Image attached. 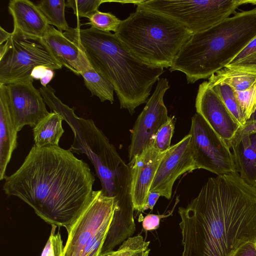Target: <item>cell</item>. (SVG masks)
I'll return each mask as SVG.
<instances>
[{"instance_id": "cell-8", "label": "cell", "mask_w": 256, "mask_h": 256, "mask_svg": "<svg viewBox=\"0 0 256 256\" xmlns=\"http://www.w3.org/2000/svg\"><path fill=\"white\" fill-rule=\"evenodd\" d=\"M248 4L256 5V0H141L132 4L168 16L194 34L218 24Z\"/></svg>"}, {"instance_id": "cell-34", "label": "cell", "mask_w": 256, "mask_h": 256, "mask_svg": "<svg viewBox=\"0 0 256 256\" xmlns=\"http://www.w3.org/2000/svg\"><path fill=\"white\" fill-rule=\"evenodd\" d=\"M172 213L171 212L168 215L148 214L142 220V228L146 230H152L158 228L160 220L166 218Z\"/></svg>"}, {"instance_id": "cell-22", "label": "cell", "mask_w": 256, "mask_h": 256, "mask_svg": "<svg viewBox=\"0 0 256 256\" xmlns=\"http://www.w3.org/2000/svg\"><path fill=\"white\" fill-rule=\"evenodd\" d=\"M84 84L90 92L92 96H96L102 102L106 100L112 104L114 101V88L112 84L102 74L88 64L81 72Z\"/></svg>"}, {"instance_id": "cell-10", "label": "cell", "mask_w": 256, "mask_h": 256, "mask_svg": "<svg viewBox=\"0 0 256 256\" xmlns=\"http://www.w3.org/2000/svg\"><path fill=\"white\" fill-rule=\"evenodd\" d=\"M189 134L196 169H204L218 176L236 171L230 148L198 113L192 118Z\"/></svg>"}, {"instance_id": "cell-13", "label": "cell", "mask_w": 256, "mask_h": 256, "mask_svg": "<svg viewBox=\"0 0 256 256\" xmlns=\"http://www.w3.org/2000/svg\"><path fill=\"white\" fill-rule=\"evenodd\" d=\"M12 116L18 132L24 126L34 128L50 112L33 81L16 82L7 85Z\"/></svg>"}, {"instance_id": "cell-5", "label": "cell", "mask_w": 256, "mask_h": 256, "mask_svg": "<svg viewBox=\"0 0 256 256\" xmlns=\"http://www.w3.org/2000/svg\"><path fill=\"white\" fill-rule=\"evenodd\" d=\"M124 46L143 62L170 68L192 33L176 21L136 6L114 32Z\"/></svg>"}, {"instance_id": "cell-33", "label": "cell", "mask_w": 256, "mask_h": 256, "mask_svg": "<svg viewBox=\"0 0 256 256\" xmlns=\"http://www.w3.org/2000/svg\"><path fill=\"white\" fill-rule=\"evenodd\" d=\"M255 52H256V36L246 44L226 66L238 62Z\"/></svg>"}, {"instance_id": "cell-24", "label": "cell", "mask_w": 256, "mask_h": 256, "mask_svg": "<svg viewBox=\"0 0 256 256\" xmlns=\"http://www.w3.org/2000/svg\"><path fill=\"white\" fill-rule=\"evenodd\" d=\"M210 85L222 99L235 120L242 126L246 122V118L237 100L234 90L224 83Z\"/></svg>"}, {"instance_id": "cell-40", "label": "cell", "mask_w": 256, "mask_h": 256, "mask_svg": "<svg viewBox=\"0 0 256 256\" xmlns=\"http://www.w3.org/2000/svg\"><path fill=\"white\" fill-rule=\"evenodd\" d=\"M256 120V104L253 112L250 116V118L246 121Z\"/></svg>"}, {"instance_id": "cell-7", "label": "cell", "mask_w": 256, "mask_h": 256, "mask_svg": "<svg viewBox=\"0 0 256 256\" xmlns=\"http://www.w3.org/2000/svg\"><path fill=\"white\" fill-rule=\"evenodd\" d=\"M116 206L114 198L94 191L90 204L66 230L62 256H100Z\"/></svg>"}, {"instance_id": "cell-2", "label": "cell", "mask_w": 256, "mask_h": 256, "mask_svg": "<svg viewBox=\"0 0 256 256\" xmlns=\"http://www.w3.org/2000/svg\"><path fill=\"white\" fill-rule=\"evenodd\" d=\"M4 180L6 195L20 198L46 222L66 230L94 196L89 166L59 146L34 145L20 168Z\"/></svg>"}, {"instance_id": "cell-16", "label": "cell", "mask_w": 256, "mask_h": 256, "mask_svg": "<svg viewBox=\"0 0 256 256\" xmlns=\"http://www.w3.org/2000/svg\"><path fill=\"white\" fill-rule=\"evenodd\" d=\"M52 54L62 66L78 76L90 64L84 52L62 32L49 25L42 38Z\"/></svg>"}, {"instance_id": "cell-29", "label": "cell", "mask_w": 256, "mask_h": 256, "mask_svg": "<svg viewBox=\"0 0 256 256\" xmlns=\"http://www.w3.org/2000/svg\"><path fill=\"white\" fill-rule=\"evenodd\" d=\"M234 92L239 104L245 115L246 122L253 112L256 104V82L246 90H234Z\"/></svg>"}, {"instance_id": "cell-1", "label": "cell", "mask_w": 256, "mask_h": 256, "mask_svg": "<svg viewBox=\"0 0 256 256\" xmlns=\"http://www.w3.org/2000/svg\"><path fill=\"white\" fill-rule=\"evenodd\" d=\"M178 212L182 256H231L242 244L256 242V188L236 171L209 178Z\"/></svg>"}, {"instance_id": "cell-32", "label": "cell", "mask_w": 256, "mask_h": 256, "mask_svg": "<svg viewBox=\"0 0 256 256\" xmlns=\"http://www.w3.org/2000/svg\"><path fill=\"white\" fill-rule=\"evenodd\" d=\"M50 234L44 248L41 256H56V244L60 236L59 231L56 232V226L52 225Z\"/></svg>"}, {"instance_id": "cell-26", "label": "cell", "mask_w": 256, "mask_h": 256, "mask_svg": "<svg viewBox=\"0 0 256 256\" xmlns=\"http://www.w3.org/2000/svg\"><path fill=\"white\" fill-rule=\"evenodd\" d=\"M88 24L91 27L104 32H114L117 30L122 20L110 12H96L88 18Z\"/></svg>"}, {"instance_id": "cell-12", "label": "cell", "mask_w": 256, "mask_h": 256, "mask_svg": "<svg viewBox=\"0 0 256 256\" xmlns=\"http://www.w3.org/2000/svg\"><path fill=\"white\" fill-rule=\"evenodd\" d=\"M191 136L188 134L172 146L162 160L150 192H154L169 200L173 185L182 174L196 169L190 148Z\"/></svg>"}, {"instance_id": "cell-17", "label": "cell", "mask_w": 256, "mask_h": 256, "mask_svg": "<svg viewBox=\"0 0 256 256\" xmlns=\"http://www.w3.org/2000/svg\"><path fill=\"white\" fill-rule=\"evenodd\" d=\"M14 20V32L42 38L49 24L37 5L28 0H11L8 6Z\"/></svg>"}, {"instance_id": "cell-30", "label": "cell", "mask_w": 256, "mask_h": 256, "mask_svg": "<svg viewBox=\"0 0 256 256\" xmlns=\"http://www.w3.org/2000/svg\"><path fill=\"white\" fill-rule=\"evenodd\" d=\"M256 134V120L246 121L240 126L228 143L230 148L236 146L244 138Z\"/></svg>"}, {"instance_id": "cell-6", "label": "cell", "mask_w": 256, "mask_h": 256, "mask_svg": "<svg viewBox=\"0 0 256 256\" xmlns=\"http://www.w3.org/2000/svg\"><path fill=\"white\" fill-rule=\"evenodd\" d=\"M74 134L72 152L84 154L93 164L108 196L118 199L130 192V166L121 158L102 131L91 119L86 120L73 114L66 120Z\"/></svg>"}, {"instance_id": "cell-20", "label": "cell", "mask_w": 256, "mask_h": 256, "mask_svg": "<svg viewBox=\"0 0 256 256\" xmlns=\"http://www.w3.org/2000/svg\"><path fill=\"white\" fill-rule=\"evenodd\" d=\"M210 84L224 83L243 92L256 82V67L225 66L208 78Z\"/></svg>"}, {"instance_id": "cell-27", "label": "cell", "mask_w": 256, "mask_h": 256, "mask_svg": "<svg viewBox=\"0 0 256 256\" xmlns=\"http://www.w3.org/2000/svg\"><path fill=\"white\" fill-rule=\"evenodd\" d=\"M174 117L168 120L158 131L152 139L154 148L160 152H166L171 146L170 142L174 129Z\"/></svg>"}, {"instance_id": "cell-39", "label": "cell", "mask_w": 256, "mask_h": 256, "mask_svg": "<svg viewBox=\"0 0 256 256\" xmlns=\"http://www.w3.org/2000/svg\"><path fill=\"white\" fill-rule=\"evenodd\" d=\"M63 248L62 241L60 236L57 242L56 256H62Z\"/></svg>"}, {"instance_id": "cell-15", "label": "cell", "mask_w": 256, "mask_h": 256, "mask_svg": "<svg viewBox=\"0 0 256 256\" xmlns=\"http://www.w3.org/2000/svg\"><path fill=\"white\" fill-rule=\"evenodd\" d=\"M166 152L157 150L151 140L128 164L130 172V192L134 210L144 211L150 188Z\"/></svg>"}, {"instance_id": "cell-25", "label": "cell", "mask_w": 256, "mask_h": 256, "mask_svg": "<svg viewBox=\"0 0 256 256\" xmlns=\"http://www.w3.org/2000/svg\"><path fill=\"white\" fill-rule=\"evenodd\" d=\"M150 243L140 235L132 236L124 240L116 250V256H148Z\"/></svg>"}, {"instance_id": "cell-23", "label": "cell", "mask_w": 256, "mask_h": 256, "mask_svg": "<svg viewBox=\"0 0 256 256\" xmlns=\"http://www.w3.org/2000/svg\"><path fill=\"white\" fill-rule=\"evenodd\" d=\"M37 6L49 24L54 26L62 32L70 28L65 18L64 0H42Z\"/></svg>"}, {"instance_id": "cell-28", "label": "cell", "mask_w": 256, "mask_h": 256, "mask_svg": "<svg viewBox=\"0 0 256 256\" xmlns=\"http://www.w3.org/2000/svg\"><path fill=\"white\" fill-rule=\"evenodd\" d=\"M110 1L103 0H68L66 7L72 8L74 14L78 18L90 17L98 11L100 6L103 2Z\"/></svg>"}, {"instance_id": "cell-14", "label": "cell", "mask_w": 256, "mask_h": 256, "mask_svg": "<svg viewBox=\"0 0 256 256\" xmlns=\"http://www.w3.org/2000/svg\"><path fill=\"white\" fill-rule=\"evenodd\" d=\"M195 106L196 113L228 144L240 126L208 81L199 86Z\"/></svg>"}, {"instance_id": "cell-21", "label": "cell", "mask_w": 256, "mask_h": 256, "mask_svg": "<svg viewBox=\"0 0 256 256\" xmlns=\"http://www.w3.org/2000/svg\"><path fill=\"white\" fill-rule=\"evenodd\" d=\"M63 120V117L58 113L50 112L33 128L34 145L38 147L58 146L60 138L64 132L62 126Z\"/></svg>"}, {"instance_id": "cell-3", "label": "cell", "mask_w": 256, "mask_h": 256, "mask_svg": "<svg viewBox=\"0 0 256 256\" xmlns=\"http://www.w3.org/2000/svg\"><path fill=\"white\" fill-rule=\"evenodd\" d=\"M64 34L82 50L92 66L112 84L120 108L132 114L138 106L148 102L164 68L148 65L134 56L114 33L78 26Z\"/></svg>"}, {"instance_id": "cell-31", "label": "cell", "mask_w": 256, "mask_h": 256, "mask_svg": "<svg viewBox=\"0 0 256 256\" xmlns=\"http://www.w3.org/2000/svg\"><path fill=\"white\" fill-rule=\"evenodd\" d=\"M54 76L53 70L44 66H38L32 70L31 76L33 79L40 80L42 86H46Z\"/></svg>"}, {"instance_id": "cell-4", "label": "cell", "mask_w": 256, "mask_h": 256, "mask_svg": "<svg viewBox=\"0 0 256 256\" xmlns=\"http://www.w3.org/2000/svg\"><path fill=\"white\" fill-rule=\"evenodd\" d=\"M256 36V7L192 34L169 70L183 72L190 84L208 78L228 65Z\"/></svg>"}, {"instance_id": "cell-11", "label": "cell", "mask_w": 256, "mask_h": 256, "mask_svg": "<svg viewBox=\"0 0 256 256\" xmlns=\"http://www.w3.org/2000/svg\"><path fill=\"white\" fill-rule=\"evenodd\" d=\"M170 88L167 78H159L154 93L138 116L131 131L128 149L130 161L144 150L158 130L168 120L170 116H168L164 97Z\"/></svg>"}, {"instance_id": "cell-19", "label": "cell", "mask_w": 256, "mask_h": 256, "mask_svg": "<svg viewBox=\"0 0 256 256\" xmlns=\"http://www.w3.org/2000/svg\"><path fill=\"white\" fill-rule=\"evenodd\" d=\"M232 148L236 172L256 188V134L244 138Z\"/></svg>"}, {"instance_id": "cell-35", "label": "cell", "mask_w": 256, "mask_h": 256, "mask_svg": "<svg viewBox=\"0 0 256 256\" xmlns=\"http://www.w3.org/2000/svg\"><path fill=\"white\" fill-rule=\"evenodd\" d=\"M231 256H256V242L249 241L242 244Z\"/></svg>"}, {"instance_id": "cell-9", "label": "cell", "mask_w": 256, "mask_h": 256, "mask_svg": "<svg viewBox=\"0 0 256 256\" xmlns=\"http://www.w3.org/2000/svg\"><path fill=\"white\" fill-rule=\"evenodd\" d=\"M0 46V83L4 84L33 81L31 74L38 66L52 70L62 66L41 38L12 32Z\"/></svg>"}, {"instance_id": "cell-37", "label": "cell", "mask_w": 256, "mask_h": 256, "mask_svg": "<svg viewBox=\"0 0 256 256\" xmlns=\"http://www.w3.org/2000/svg\"><path fill=\"white\" fill-rule=\"evenodd\" d=\"M160 196V194L158 192H150L144 210L148 209L152 210L154 206Z\"/></svg>"}, {"instance_id": "cell-18", "label": "cell", "mask_w": 256, "mask_h": 256, "mask_svg": "<svg viewBox=\"0 0 256 256\" xmlns=\"http://www.w3.org/2000/svg\"><path fill=\"white\" fill-rule=\"evenodd\" d=\"M9 104L8 86L0 83V180L18 146L17 134Z\"/></svg>"}, {"instance_id": "cell-38", "label": "cell", "mask_w": 256, "mask_h": 256, "mask_svg": "<svg viewBox=\"0 0 256 256\" xmlns=\"http://www.w3.org/2000/svg\"><path fill=\"white\" fill-rule=\"evenodd\" d=\"M12 33L8 32L2 27H0V45L6 42L11 36Z\"/></svg>"}, {"instance_id": "cell-36", "label": "cell", "mask_w": 256, "mask_h": 256, "mask_svg": "<svg viewBox=\"0 0 256 256\" xmlns=\"http://www.w3.org/2000/svg\"><path fill=\"white\" fill-rule=\"evenodd\" d=\"M226 66L256 67V52L238 62Z\"/></svg>"}]
</instances>
